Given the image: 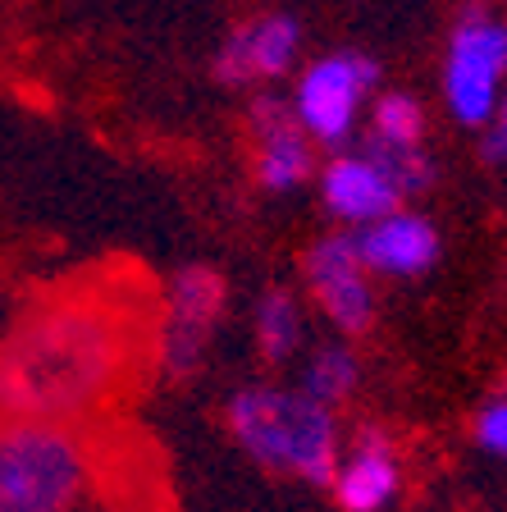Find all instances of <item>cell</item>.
<instances>
[{
    "instance_id": "cell-18",
    "label": "cell",
    "mask_w": 507,
    "mask_h": 512,
    "mask_svg": "<svg viewBox=\"0 0 507 512\" xmlns=\"http://www.w3.org/2000/svg\"><path fill=\"white\" fill-rule=\"evenodd\" d=\"M471 444L480 453H489V458L507 462V389L489 394L476 407V416H471Z\"/></svg>"
},
{
    "instance_id": "cell-1",
    "label": "cell",
    "mask_w": 507,
    "mask_h": 512,
    "mask_svg": "<svg viewBox=\"0 0 507 512\" xmlns=\"http://www.w3.org/2000/svg\"><path fill=\"white\" fill-rule=\"evenodd\" d=\"M151 362V307L124 288L69 284L0 334V421L96 426Z\"/></svg>"
},
{
    "instance_id": "cell-8",
    "label": "cell",
    "mask_w": 507,
    "mask_h": 512,
    "mask_svg": "<svg viewBox=\"0 0 507 512\" xmlns=\"http://www.w3.org/2000/svg\"><path fill=\"white\" fill-rule=\"evenodd\" d=\"M329 494L343 512H389L402 494L398 435L380 421H357V430L343 435V458Z\"/></svg>"
},
{
    "instance_id": "cell-4",
    "label": "cell",
    "mask_w": 507,
    "mask_h": 512,
    "mask_svg": "<svg viewBox=\"0 0 507 512\" xmlns=\"http://www.w3.org/2000/svg\"><path fill=\"white\" fill-rule=\"evenodd\" d=\"M224 307H229V279L215 266H183L165 284V302H160L156 339H151V357H156V375L165 384H188L201 371L211 339L220 330Z\"/></svg>"
},
{
    "instance_id": "cell-15",
    "label": "cell",
    "mask_w": 507,
    "mask_h": 512,
    "mask_svg": "<svg viewBox=\"0 0 507 512\" xmlns=\"http://www.w3.org/2000/svg\"><path fill=\"white\" fill-rule=\"evenodd\" d=\"M357 384H361L357 348H352L348 339H329V343H320V348H311L307 366H302V384H297V389L338 412V407L357 394Z\"/></svg>"
},
{
    "instance_id": "cell-11",
    "label": "cell",
    "mask_w": 507,
    "mask_h": 512,
    "mask_svg": "<svg viewBox=\"0 0 507 512\" xmlns=\"http://www.w3.org/2000/svg\"><path fill=\"white\" fill-rule=\"evenodd\" d=\"M316 183H320L325 211L334 215V224H343L348 234L384 220V215H393L398 206H407L398 197V188L384 179V170L366 151H334V156L320 165Z\"/></svg>"
},
{
    "instance_id": "cell-9",
    "label": "cell",
    "mask_w": 507,
    "mask_h": 512,
    "mask_svg": "<svg viewBox=\"0 0 507 512\" xmlns=\"http://www.w3.org/2000/svg\"><path fill=\"white\" fill-rule=\"evenodd\" d=\"M297 51H302V23L293 14H252L215 51V78L224 87L275 83L297 64Z\"/></svg>"
},
{
    "instance_id": "cell-16",
    "label": "cell",
    "mask_w": 507,
    "mask_h": 512,
    "mask_svg": "<svg viewBox=\"0 0 507 512\" xmlns=\"http://www.w3.org/2000/svg\"><path fill=\"white\" fill-rule=\"evenodd\" d=\"M366 142H375V147H425V106L412 92H380L370 101Z\"/></svg>"
},
{
    "instance_id": "cell-3",
    "label": "cell",
    "mask_w": 507,
    "mask_h": 512,
    "mask_svg": "<svg viewBox=\"0 0 507 512\" xmlns=\"http://www.w3.org/2000/svg\"><path fill=\"white\" fill-rule=\"evenodd\" d=\"M503 78H507V23L498 14H489L485 5H471L448 32L444 74H439V92H444L453 124L485 133L498 115V101H503Z\"/></svg>"
},
{
    "instance_id": "cell-19",
    "label": "cell",
    "mask_w": 507,
    "mask_h": 512,
    "mask_svg": "<svg viewBox=\"0 0 507 512\" xmlns=\"http://www.w3.org/2000/svg\"><path fill=\"white\" fill-rule=\"evenodd\" d=\"M480 160H485V165H498V170L507 165V92H503V101H498L494 124L480 133Z\"/></svg>"
},
{
    "instance_id": "cell-10",
    "label": "cell",
    "mask_w": 507,
    "mask_h": 512,
    "mask_svg": "<svg viewBox=\"0 0 507 512\" xmlns=\"http://www.w3.org/2000/svg\"><path fill=\"white\" fill-rule=\"evenodd\" d=\"M352 247H357L366 275L416 279L425 270H434L439 252H444V238H439L430 215L412 211V206H398L384 220L366 224V229H352Z\"/></svg>"
},
{
    "instance_id": "cell-6",
    "label": "cell",
    "mask_w": 507,
    "mask_h": 512,
    "mask_svg": "<svg viewBox=\"0 0 507 512\" xmlns=\"http://www.w3.org/2000/svg\"><path fill=\"white\" fill-rule=\"evenodd\" d=\"M302 279H307L311 298H316L320 316L334 325L343 339H357L375 325V288L361 266L357 247H352L348 229L320 234L302 256Z\"/></svg>"
},
{
    "instance_id": "cell-2",
    "label": "cell",
    "mask_w": 507,
    "mask_h": 512,
    "mask_svg": "<svg viewBox=\"0 0 507 512\" xmlns=\"http://www.w3.org/2000/svg\"><path fill=\"white\" fill-rule=\"evenodd\" d=\"M115 490L101 426L0 421V512H87Z\"/></svg>"
},
{
    "instance_id": "cell-14",
    "label": "cell",
    "mask_w": 507,
    "mask_h": 512,
    "mask_svg": "<svg viewBox=\"0 0 507 512\" xmlns=\"http://www.w3.org/2000/svg\"><path fill=\"white\" fill-rule=\"evenodd\" d=\"M252 339L270 366H284L297 357L302 339H307V316H302V302H297L293 288L270 284L256 298L252 307Z\"/></svg>"
},
{
    "instance_id": "cell-5",
    "label": "cell",
    "mask_w": 507,
    "mask_h": 512,
    "mask_svg": "<svg viewBox=\"0 0 507 512\" xmlns=\"http://www.w3.org/2000/svg\"><path fill=\"white\" fill-rule=\"evenodd\" d=\"M375 83H380V64L370 60L366 51H329V55H316L297 74L288 106H293L302 133L316 147L348 151L361 119V101L375 92Z\"/></svg>"
},
{
    "instance_id": "cell-7",
    "label": "cell",
    "mask_w": 507,
    "mask_h": 512,
    "mask_svg": "<svg viewBox=\"0 0 507 512\" xmlns=\"http://www.w3.org/2000/svg\"><path fill=\"white\" fill-rule=\"evenodd\" d=\"M247 133H252V174L261 192H297L316 174V142L302 133L288 96L261 92L247 106Z\"/></svg>"
},
{
    "instance_id": "cell-17",
    "label": "cell",
    "mask_w": 507,
    "mask_h": 512,
    "mask_svg": "<svg viewBox=\"0 0 507 512\" xmlns=\"http://www.w3.org/2000/svg\"><path fill=\"white\" fill-rule=\"evenodd\" d=\"M361 151L380 165L384 179L398 188L402 202H412V197L430 192L434 179H439V165H434V156L425 147H375V142H366Z\"/></svg>"
},
{
    "instance_id": "cell-13",
    "label": "cell",
    "mask_w": 507,
    "mask_h": 512,
    "mask_svg": "<svg viewBox=\"0 0 507 512\" xmlns=\"http://www.w3.org/2000/svg\"><path fill=\"white\" fill-rule=\"evenodd\" d=\"M338 458H343V426L338 412L316 398H307L302 389H293V412H288V448H284V476H297L329 490L334 485Z\"/></svg>"
},
{
    "instance_id": "cell-20",
    "label": "cell",
    "mask_w": 507,
    "mask_h": 512,
    "mask_svg": "<svg viewBox=\"0 0 507 512\" xmlns=\"http://www.w3.org/2000/svg\"><path fill=\"white\" fill-rule=\"evenodd\" d=\"M110 494H115V490H110ZM110 494H106V499H96V503H92V508H87V512H128L124 503H119V499H110Z\"/></svg>"
},
{
    "instance_id": "cell-12",
    "label": "cell",
    "mask_w": 507,
    "mask_h": 512,
    "mask_svg": "<svg viewBox=\"0 0 507 512\" xmlns=\"http://www.w3.org/2000/svg\"><path fill=\"white\" fill-rule=\"evenodd\" d=\"M288 412H293V389L279 384H243L224 403V430L247 458L265 471L284 476V448H288Z\"/></svg>"
}]
</instances>
